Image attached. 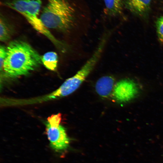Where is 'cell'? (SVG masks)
<instances>
[{
    "label": "cell",
    "instance_id": "5",
    "mask_svg": "<svg viewBox=\"0 0 163 163\" xmlns=\"http://www.w3.org/2000/svg\"><path fill=\"white\" fill-rule=\"evenodd\" d=\"M142 88L140 84L133 79H124L115 84L112 97L118 102L127 103L136 99L142 91Z\"/></svg>",
    "mask_w": 163,
    "mask_h": 163
},
{
    "label": "cell",
    "instance_id": "11",
    "mask_svg": "<svg viewBox=\"0 0 163 163\" xmlns=\"http://www.w3.org/2000/svg\"><path fill=\"white\" fill-rule=\"evenodd\" d=\"M9 25L2 16H1L0 19V40L5 41L10 38L11 30Z\"/></svg>",
    "mask_w": 163,
    "mask_h": 163
},
{
    "label": "cell",
    "instance_id": "13",
    "mask_svg": "<svg viewBox=\"0 0 163 163\" xmlns=\"http://www.w3.org/2000/svg\"><path fill=\"white\" fill-rule=\"evenodd\" d=\"M7 53V49L3 46L0 47V67L1 71L2 69L3 64Z\"/></svg>",
    "mask_w": 163,
    "mask_h": 163
},
{
    "label": "cell",
    "instance_id": "9",
    "mask_svg": "<svg viewBox=\"0 0 163 163\" xmlns=\"http://www.w3.org/2000/svg\"><path fill=\"white\" fill-rule=\"evenodd\" d=\"M106 13L109 16H115L121 13L123 6V0H104Z\"/></svg>",
    "mask_w": 163,
    "mask_h": 163
},
{
    "label": "cell",
    "instance_id": "4",
    "mask_svg": "<svg viewBox=\"0 0 163 163\" xmlns=\"http://www.w3.org/2000/svg\"><path fill=\"white\" fill-rule=\"evenodd\" d=\"M61 117L60 113L52 115L47 118L45 123L46 134L51 147L57 152L67 149L70 141L65 128L60 125Z\"/></svg>",
    "mask_w": 163,
    "mask_h": 163
},
{
    "label": "cell",
    "instance_id": "10",
    "mask_svg": "<svg viewBox=\"0 0 163 163\" xmlns=\"http://www.w3.org/2000/svg\"><path fill=\"white\" fill-rule=\"evenodd\" d=\"M57 53L54 52H49L41 57L42 63L48 69L55 71L57 67L58 61Z\"/></svg>",
    "mask_w": 163,
    "mask_h": 163
},
{
    "label": "cell",
    "instance_id": "1",
    "mask_svg": "<svg viewBox=\"0 0 163 163\" xmlns=\"http://www.w3.org/2000/svg\"><path fill=\"white\" fill-rule=\"evenodd\" d=\"M7 49L2 70L8 77L14 78L27 75L42 63V56L24 41H12Z\"/></svg>",
    "mask_w": 163,
    "mask_h": 163
},
{
    "label": "cell",
    "instance_id": "12",
    "mask_svg": "<svg viewBox=\"0 0 163 163\" xmlns=\"http://www.w3.org/2000/svg\"><path fill=\"white\" fill-rule=\"evenodd\" d=\"M156 27L158 39L161 43H163V16L157 19Z\"/></svg>",
    "mask_w": 163,
    "mask_h": 163
},
{
    "label": "cell",
    "instance_id": "2",
    "mask_svg": "<svg viewBox=\"0 0 163 163\" xmlns=\"http://www.w3.org/2000/svg\"><path fill=\"white\" fill-rule=\"evenodd\" d=\"M40 18L46 28L67 32L75 25V11L68 0H47Z\"/></svg>",
    "mask_w": 163,
    "mask_h": 163
},
{
    "label": "cell",
    "instance_id": "8",
    "mask_svg": "<svg viewBox=\"0 0 163 163\" xmlns=\"http://www.w3.org/2000/svg\"><path fill=\"white\" fill-rule=\"evenodd\" d=\"M152 0H125L126 8L136 15L143 16L149 10Z\"/></svg>",
    "mask_w": 163,
    "mask_h": 163
},
{
    "label": "cell",
    "instance_id": "3",
    "mask_svg": "<svg viewBox=\"0 0 163 163\" xmlns=\"http://www.w3.org/2000/svg\"><path fill=\"white\" fill-rule=\"evenodd\" d=\"M3 4L22 15L33 27L44 35L53 43L56 39L43 24L38 15L42 6L41 0H9Z\"/></svg>",
    "mask_w": 163,
    "mask_h": 163
},
{
    "label": "cell",
    "instance_id": "6",
    "mask_svg": "<svg viewBox=\"0 0 163 163\" xmlns=\"http://www.w3.org/2000/svg\"><path fill=\"white\" fill-rule=\"evenodd\" d=\"M88 76L79 70L74 75L66 79L58 88L49 93L48 98L53 100L69 95L79 88Z\"/></svg>",
    "mask_w": 163,
    "mask_h": 163
},
{
    "label": "cell",
    "instance_id": "7",
    "mask_svg": "<svg viewBox=\"0 0 163 163\" xmlns=\"http://www.w3.org/2000/svg\"><path fill=\"white\" fill-rule=\"evenodd\" d=\"M115 79L111 76H106L100 78L95 85L97 93L101 97L107 98L112 93L115 85Z\"/></svg>",
    "mask_w": 163,
    "mask_h": 163
}]
</instances>
